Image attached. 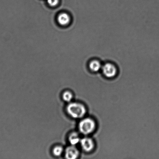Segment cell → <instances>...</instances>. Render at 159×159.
<instances>
[{"mask_svg":"<svg viewBox=\"0 0 159 159\" xmlns=\"http://www.w3.org/2000/svg\"><path fill=\"white\" fill-rule=\"evenodd\" d=\"M68 114L74 119H82L86 115L87 109L83 104L78 102H70L66 107Z\"/></svg>","mask_w":159,"mask_h":159,"instance_id":"1","label":"cell"},{"mask_svg":"<svg viewBox=\"0 0 159 159\" xmlns=\"http://www.w3.org/2000/svg\"><path fill=\"white\" fill-rule=\"evenodd\" d=\"M79 132L82 135H88L96 130V123L93 118L87 117L82 118L78 124Z\"/></svg>","mask_w":159,"mask_h":159,"instance_id":"2","label":"cell"},{"mask_svg":"<svg viewBox=\"0 0 159 159\" xmlns=\"http://www.w3.org/2000/svg\"><path fill=\"white\" fill-rule=\"evenodd\" d=\"M101 71L103 75L108 79L114 78L118 73L117 67L114 64L111 62H107L103 65Z\"/></svg>","mask_w":159,"mask_h":159,"instance_id":"3","label":"cell"},{"mask_svg":"<svg viewBox=\"0 0 159 159\" xmlns=\"http://www.w3.org/2000/svg\"><path fill=\"white\" fill-rule=\"evenodd\" d=\"M79 144L82 150L87 152H91L95 147L94 141L89 137H86L81 139Z\"/></svg>","mask_w":159,"mask_h":159,"instance_id":"4","label":"cell"},{"mask_svg":"<svg viewBox=\"0 0 159 159\" xmlns=\"http://www.w3.org/2000/svg\"><path fill=\"white\" fill-rule=\"evenodd\" d=\"M65 158L68 159H76L78 158L79 152L75 146L71 145L65 150Z\"/></svg>","mask_w":159,"mask_h":159,"instance_id":"5","label":"cell"},{"mask_svg":"<svg viewBox=\"0 0 159 159\" xmlns=\"http://www.w3.org/2000/svg\"><path fill=\"white\" fill-rule=\"evenodd\" d=\"M103 65L100 61L96 59L90 61L88 64V67L92 72H98L102 70Z\"/></svg>","mask_w":159,"mask_h":159,"instance_id":"6","label":"cell"},{"mask_svg":"<svg viewBox=\"0 0 159 159\" xmlns=\"http://www.w3.org/2000/svg\"><path fill=\"white\" fill-rule=\"evenodd\" d=\"M71 20V17L69 15L65 12H62L59 14L57 17L58 22L62 26L68 25L69 24Z\"/></svg>","mask_w":159,"mask_h":159,"instance_id":"7","label":"cell"},{"mask_svg":"<svg viewBox=\"0 0 159 159\" xmlns=\"http://www.w3.org/2000/svg\"><path fill=\"white\" fill-rule=\"evenodd\" d=\"M81 139L77 132H72L68 136V140L71 145L76 146L80 143Z\"/></svg>","mask_w":159,"mask_h":159,"instance_id":"8","label":"cell"},{"mask_svg":"<svg viewBox=\"0 0 159 159\" xmlns=\"http://www.w3.org/2000/svg\"><path fill=\"white\" fill-rule=\"evenodd\" d=\"M73 98V93L68 90L65 91L62 94V99L67 102H71Z\"/></svg>","mask_w":159,"mask_h":159,"instance_id":"9","label":"cell"},{"mask_svg":"<svg viewBox=\"0 0 159 159\" xmlns=\"http://www.w3.org/2000/svg\"><path fill=\"white\" fill-rule=\"evenodd\" d=\"M63 148L61 146H56L53 149V155L55 157H60L63 153Z\"/></svg>","mask_w":159,"mask_h":159,"instance_id":"10","label":"cell"},{"mask_svg":"<svg viewBox=\"0 0 159 159\" xmlns=\"http://www.w3.org/2000/svg\"><path fill=\"white\" fill-rule=\"evenodd\" d=\"M47 2L51 7H55L58 5L59 0H47Z\"/></svg>","mask_w":159,"mask_h":159,"instance_id":"11","label":"cell"}]
</instances>
